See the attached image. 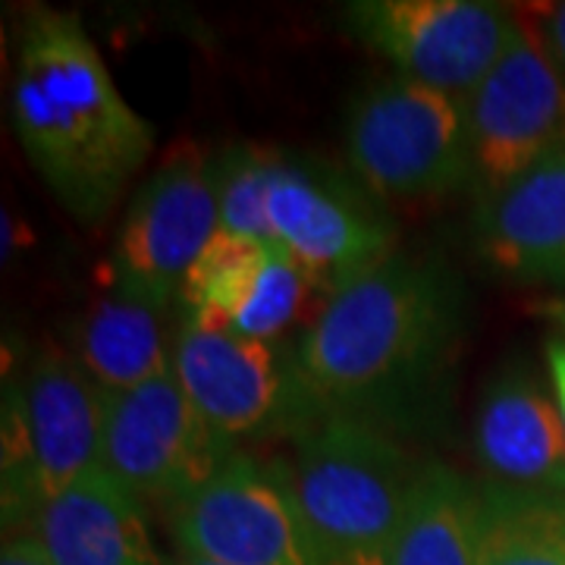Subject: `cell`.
<instances>
[{
    "label": "cell",
    "instance_id": "obj_1",
    "mask_svg": "<svg viewBox=\"0 0 565 565\" xmlns=\"http://www.w3.org/2000/svg\"><path fill=\"white\" fill-rule=\"evenodd\" d=\"M462 330L459 277L437 258L393 252L333 292L289 349L299 434L323 418L390 427L440 384Z\"/></svg>",
    "mask_w": 565,
    "mask_h": 565
},
{
    "label": "cell",
    "instance_id": "obj_2",
    "mask_svg": "<svg viewBox=\"0 0 565 565\" xmlns=\"http://www.w3.org/2000/svg\"><path fill=\"white\" fill-rule=\"evenodd\" d=\"M10 110L22 151L82 226H102L114 214L154 151L151 122L122 98L73 13H29Z\"/></svg>",
    "mask_w": 565,
    "mask_h": 565
},
{
    "label": "cell",
    "instance_id": "obj_3",
    "mask_svg": "<svg viewBox=\"0 0 565 565\" xmlns=\"http://www.w3.org/2000/svg\"><path fill=\"white\" fill-rule=\"evenodd\" d=\"M422 465L390 427L323 418L296 437L286 481L315 565H390Z\"/></svg>",
    "mask_w": 565,
    "mask_h": 565
},
{
    "label": "cell",
    "instance_id": "obj_4",
    "mask_svg": "<svg viewBox=\"0 0 565 565\" xmlns=\"http://www.w3.org/2000/svg\"><path fill=\"white\" fill-rule=\"evenodd\" d=\"M107 390L73 352H35L3 386L0 509L3 531L22 534L44 505L102 465Z\"/></svg>",
    "mask_w": 565,
    "mask_h": 565
},
{
    "label": "cell",
    "instance_id": "obj_5",
    "mask_svg": "<svg viewBox=\"0 0 565 565\" xmlns=\"http://www.w3.org/2000/svg\"><path fill=\"white\" fill-rule=\"evenodd\" d=\"M345 161L384 202H434L471 185L465 98L405 79H374L349 104Z\"/></svg>",
    "mask_w": 565,
    "mask_h": 565
},
{
    "label": "cell",
    "instance_id": "obj_6",
    "mask_svg": "<svg viewBox=\"0 0 565 565\" xmlns=\"http://www.w3.org/2000/svg\"><path fill=\"white\" fill-rule=\"evenodd\" d=\"M221 230L214 154L177 141L141 180L110 248V289L126 299L177 305L182 277Z\"/></svg>",
    "mask_w": 565,
    "mask_h": 565
},
{
    "label": "cell",
    "instance_id": "obj_7",
    "mask_svg": "<svg viewBox=\"0 0 565 565\" xmlns=\"http://www.w3.org/2000/svg\"><path fill=\"white\" fill-rule=\"evenodd\" d=\"M377 202L327 163L280 154L267 202L270 236L330 299L396 252V223Z\"/></svg>",
    "mask_w": 565,
    "mask_h": 565
},
{
    "label": "cell",
    "instance_id": "obj_8",
    "mask_svg": "<svg viewBox=\"0 0 565 565\" xmlns=\"http://www.w3.org/2000/svg\"><path fill=\"white\" fill-rule=\"evenodd\" d=\"M236 452L239 446L223 440L195 412L173 371L107 396L102 465L145 505L173 512Z\"/></svg>",
    "mask_w": 565,
    "mask_h": 565
},
{
    "label": "cell",
    "instance_id": "obj_9",
    "mask_svg": "<svg viewBox=\"0 0 565 565\" xmlns=\"http://www.w3.org/2000/svg\"><path fill=\"white\" fill-rule=\"evenodd\" d=\"M475 204L565 145V82L515 10L500 61L465 98Z\"/></svg>",
    "mask_w": 565,
    "mask_h": 565
},
{
    "label": "cell",
    "instance_id": "obj_10",
    "mask_svg": "<svg viewBox=\"0 0 565 565\" xmlns=\"http://www.w3.org/2000/svg\"><path fill=\"white\" fill-rule=\"evenodd\" d=\"M343 20L399 76L468 98L500 61L515 10L484 0H355Z\"/></svg>",
    "mask_w": 565,
    "mask_h": 565
},
{
    "label": "cell",
    "instance_id": "obj_11",
    "mask_svg": "<svg viewBox=\"0 0 565 565\" xmlns=\"http://www.w3.org/2000/svg\"><path fill=\"white\" fill-rule=\"evenodd\" d=\"M185 559L211 565H315L292 505L286 462L236 452L207 484L170 512Z\"/></svg>",
    "mask_w": 565,
    "mask_h": 565
},
{
    "label": "cell",
    "instance_id": "obj_12",
    "mask_svg": "<svg viewBox=\"0 0 565 565\" xmlns=\"http://www.w3.org/2000/svg\"><path fill=\"white\" fill-rule=\"evenodd\" d=\"M173 377L195 412L233 446L274 430L299 434L289 352L280 355L274 343L180 315Z\"/></svg>",
    "mask_w": 565,
    "mask_h": 565
},
{
    "label": "cell",
    "instance_id": "obj_13",
    "mask_svg": "<svg viewBox=\"0 0 565 565\" xmlns=\"http://www.w3.org/2000/svg\"><path fill=\"white\" fill-rule=\"evenodd\" d=\"M487 484L565 497V427L553 393L522 362L505 364L481 393L471 430Z\"/></svg>",
    "mask_w": 565,
    "mask_h": 565
},
{
    "label": "cell",
    "instance_id": "obj_14",
    "mask_svg": "<svg viewBox=\"0 0 565 565\" xmlns=\"http://www.w3.org/2000/svg\"><path fill=\"white\" fill-rule=\"evenodd\" d=\"M475 248L505 280L565 286V145L475 204Z\"/></svg>",
    "mask_w": 565,
    "mask_h": 565
},
{
    "label": "cell",
    "instance_id": "obj_15",
    "mask_svg": "<svg viewBox=\"0 0 565 565\" xmlns=\"http://www.w3.org/2000/svg\"><path fill=\"white\" fill-rule=\"evenodd\" d=\"M22 534H32L54 565H163L148 505L104 465L54 497Z\"/></svg>",
    "mask_w": 565,
    "mask_h": 565
},
{
    "label": "cell",
    "instance_id": "obj_16",
    "mask_svg": "<svg viewBox=\"0 0 565 565\" xmlns=\"http://www.w3.org/2000/svg\"><path fill=\"white\" fill-rule=\"evenodd\" d=\"M163 311L107 292L73 323L70 352L107 393H126L173 371V340L163 330Z\"/></svg>",
    "mask_w": 565,
    "mask_h": 565
},
{
    "label": "cell",
    "instance_id": "obj_17",
    "mask_svg": "<svg viewBox=\"0 0 565 565\" xmlns=\"http://www.w3.org/2000/svg\"><path fill=\"white\" fill-rule=\"evenodd\" d=\"M481 493L444 462L422 465L390 565H478Z\"/></svg>",
    "mask_w": 565,
    "mask_h": 565
},
{
    "label": "cell",
    "instance_id": "obj_18",
    "mask_svg": "<svg viewBox=\"0 0 565 565\" xmlns=\"http://www.w3.org/2000/svg\"><path fill=\"white\" fill-rule=\"evenodd\" d=\"M478 565H565V497L478 484Z\"/></svg>",
    "mask_w": 565,
    "mask_h": 565
},
{
    "label": "cell",
    "instance_id": "obj_19",
    "mask_svg": "<svg viewBox=\"0 0 565 565\" xmlns=\"http://www.w3.org/2000/svg\"><path fill=\"white\" fill-rule=\"evenodd\" d=\"M267 243H255L236 233L217 230L204 245L202 255L182 277L177 308L182 318L230 327L233 311L239 308L248 286L264 262Z\"/></svg>",
    "mask_w": 565,
    "mask_h": 565
},
{
    "label": "cell",
    "instance_id": "obj_20",
    "mask_svg": "<svg viewBox=\"0 0 565 565\" xmlns=\"http://www.w3.org/2000/svg\"><path fill=\"white\" fill-rule=\"evenodd\" d=\"M280 154L264 145H230L214 154V189L221 207V230L255 243H274L270 236V185Z\"/></svg>",
    "mask_w": 565,
    "mask_h": 565
},
{
    "label": "cell",
    "instance_id": "obj_21",
    "mask_svg": "<svg viewBox=\"0 0 565 565\" xmlns=\"http://www.w3.org/2000/svg\"><path fill=\"white\" fill-rule=\"evenodd\" d=\"M315 286L305 267L282 245L267 243L264 262L248 286L239 308L230 318V330L248 340L274 343L289 323L299 318L305 299Z\"/></svg>",
    "mask_w": 565,
    "mask_h": 565
},
{
    "label": "cell",
    "instance_id": "obj_22",
    "mask_svg": "<svg viewBox=\"0 0 565 565\" xmlns=\"http://www.w3.org/2000/svg\"><path fill=\"white\" fill-rule=\"evenodd\" d=\"M519 17L525 20L531 35L541 41L544 54L556 66L565 82V0L563 3H534L519 7Z\"/></svg>",
    "mask_w": 565,
    "mask_h": 565
},
{
    "label": "cell",
    "instance_id": "obj_23",
    "mask_svg": "<svg viewBox=\"0 0 565 565\" xmlns=\"http://www.w3.org/2000/svg\"><path fill=\"white\" fill-rule=\"evenodd\" d=\"M544 362L550 374V393L556 399L559 418L565 427V333H553L544 343Z\"/></svg>",
    "mask_w": 565,
    "mask_h": 565
},
{
    "label": "cell",
    "instance_id": "obj_24",
    "mask_svg": "<svg viewBox=\"0 0 565 565\" xmlns=\"http://www.w3.org/2000/svg\"><path fill=\"white\" fill-rule=\"evenodd\" d=\"M0 565H54L32 534H7L0 550Z\"/></svg>",
    "mask_w": 565,
    "mask_h": 565
},
{
    "label": "cell",
    "instance_id": "obj_25",
    "mask_svg": "<svg viewBox=\"0 0 565 565\" xmlns=\"http://www.w3.org/2000/svg\"><path fill=\"white\" fill-rule=\"evenodd\" d=\"M541 311H546L553 321L563 327V333H565V302H544L541 305Z\"/></svg>",
    "mask_w": 565,
    "mask_h": 565
},
{
    "label": "cell",
    "instance_id": "obj_26",
    "mask_svg": "<svg viewBox=\"0 0 565 565\" xmlns=\"http://www.w3.org/2000/svg\"><path fill=\"white\" fill-rule=\"evenodd\" d=\"M180 565H211V563H202V559H185V556H180Z\"/></svg>",
    "mask_w": 565,
    "mask_h": 565
}]
</instances>
